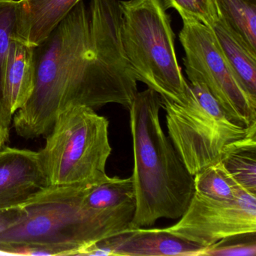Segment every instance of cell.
Listing matches in <instances>:
<instances>
[{
    "instance_id": "obj_4",
    "label": "cell",
    "mask_w": 256,
    "mask_h": 256,
    "mask_svg": "<svg viewBox=\"0 0 256 256\" xmlns=\"http://www.w3.org/2000/svg\"><path fill=\"white\" fill-rule=\"evenodd\" d=\"M124 52L138 82L184 104L188 84L178 64L175 34L163 0L120 1Z\"/></svg>"
},
{
    "instance_id": "obj_5",
    "label": "cell",
    "mask_w": 256,
    "mask_h": 256,
    "mask_svg": "<svg viewBox=\"0 0 256 256\" xmlns=\"http://www.w3.org/2000/svg\"><path fill=\"white\" fill-rule=\"evenodd\" d=\"M108 128L107 118L91 108L73 106L60 112L38 151L49 186L89 188L108 179Z\"/></svg>"
},
{
    "instance_id": "obj_18",
    "label": "cell",
    "mask_w": 256,
    "mask_h": 256,
    "mask_svg": "<svg viewBox=\"0 0 256 256\" xmlns=\"http://www.w3.org/2000/svg\"><path fill=\"white\" fill-rule=\"evenodd\" d=\"M166 10L174 8L182 19H192L212 28L218 20L215 0H163Z\"/></svg>"
},
{
    "instance_id": "obj_12",
    "label": "cell",
    "mask_w": 256,
    "mask_h": 256,
    "mask_svg": "<svg viewBox=\"0 0 256 256\" xmlns=\"http://www.w3.org/2000/svg\"><path fill=\"white\" fill-rule=\"evenodd\" d=\"M80 0H19L14 38L36 47L70 14Z\"/></svg>"
},
{
    "instance_id": "obj_3",
    "label": "cell",
    "mask_w": 256,
    "mask_h": 256,
    "mask_svg": "<svg viewBox=\"0 0 256 256\" xmlns=\"http://www.w3.org/2000/svg\"><path fill=\"white\" fill-rule=\"evenodd\" d=\"M85 188L48 186L20 205V220L0 234V254L80 256L130 229V218L85 206Z\"/></svg>"
},
{
    "instance_id": "obj_15",
    "label": "cell",
    "mask_w": 256,
    "mask_h": 256,
    "mask_svg": "<svg viewBox=\"0 0 256 256\" xmlns=\"http://www.w3.org/2000/svg\"><path fill=\"white\" fill-rule=\"evenodd\" d=\"M218 18L256 53V0H215Z\"/></svg>"
},
{
    "instance_id": "obj_13",
    "label": "cell",
    "mask_w": 256,
    "mask_h": 256,
    "mask_svg": "<svg viewBox=\"0 0 256 256\" xmlns=\"http://www.w3.org/2000/svg\"><path fill=\"white\" fill-rule=\"evenodd\" d=\"M220 50L235 77L248 95L256 100V53L221 19L211 28Z\"/></svg>"
},
{
    "instance_id": "obj_2",
    "label": "cell",
    "mask_w": 256,
    "mask_h": 256,
    "mask_svg": "<svg viewBox=\"0 0 256 256\" xmlns=\"http://www.w3.org/2000/svg\"><path fill=\"white\" fill-rule=\"evenodd\" d=\"M161 96L138 92L128 108L134 167L136 212L130 229L151 226L162 218H180L194 193L188 172L160 122Z\"/></svg>"
},
{
    "instance_id": "obj_21",
    "label": "cell",
    "mask_w": 256,
    "mask_h": 256,
    "mask_svg": "<svg viewBox=\"0 0 256 256\" xmlns=\"http://www.w3.org/2000/svg\"><path fill=\"white\" fill-rule=\"evenodd\" d=\"M10 137V127L6 125L0 115V150L5 148Z\"/></svg>"
},
{
    "instance_id": "obj_16",
    "label": "cell",
    "mask_w": 256,
    "mask_h": 256,
    "mask_svg": "<svg viewBox=\"0 0 256 256\" xmlns=\"http://www.w3.org/2000/svg\"><path fill=\"white\" fill-rule=\"evenodd\" d=\"M194 191L216 200H234L246 191L221 162L194 175Z\"/></svg>"
},
{
    "instance_id": "obj_10",
    "label": "cell",
    "mask_w": 256,
    "mask_h": 256,
    "mask_svg": "<svg viewBox=\"0 0 256 256\" xmlns=\"http://www.w3.org/2000/svg\"><path fill=\"white\" fill-rule=\"evenodd\" d=\"M102 241L113 256H198L204 248L164 228L128 229Z\"/></svg>"
},
{
    "instance_id": "obj_7",
    "label": "cell",
    "mask_w": 256,
    "mask_h": 256,
    "mask_svg": "<svg viewBox=\"0 0 256 256\" xmlns=\"http://www.w3.org/2000/svg\"><path fill=\"white\" fill-rule=\"evenodd\" d=\"M182 20L179 40L188 78L202 82L232 122L245 127L256 124V100L235 77L212 30L192 19Z\"/></svg>"
},
{
    "instance_id": "obj_8",
    "label": "cell",
    "mask_w": 256,
    "mask_h": 256,
    "mask_svg": "<svg viewBox=\"0 0 256 256\" xmlns=\"http://www.w3.org/2000/svg\"><path fill=\"white\" fill-rule=\"evenodd\" d=\"M164 229L202 247L234 235L256 233V194L246 191L234 200H220L194 191L179 221Z\"/></svg>"
},
{
    "instance_id": "obj_17",
    "label": "cell",
    "mask_w": 256,
    "mask_h": 256,
    "mask_svg": "<svg viewBox=\"0 0 256 256\" xmlns=\"http://www.w3.org/2000/svg\"><path fill=\"white\" fill-rule=\"evenodd\" d=\"M18 7L19 0H0V115L2 119L6 68L12 40L16 36Z\"/></svg>"
},
{
    "instance_id": "obj_19",
    "label": "cell",
    "mask_w": 256,
    "mask_h": 256,
    "mask_svg": "<svg viewBox=\"0 0 256 256\" xmlns=\"http://www.w3.org/2000/svg\"><path fill=\"white\" fill-rule=\"evenodd\" d=\"M256 233L241 234L204 247L198 256H254Z\"/></svg>"
},
{
    "instance_id": "obj_11",
    "label": "cell",
    "mask_w": 256,
    "mask_h": 256,
    "mask_svg": "<svg viewBox=\"0 0 256 256\" xmlns=\"http://www.w3.org/2000/svg\"><path fill=\"white\" fill-rule=\"evenodd\" d=\"M35 84L34 47L13 38L6 68L2 106V119L8 127L14 114L30 98Z\"/></svg>"
},
{
    "instance_id": "obj_1",
    "label": "cell",
    "mask_w": 256,
    "mask_h": 256,
    "mask_svg": "<svg viewBox=\"0 0 256 256\" xmlns=\"http://www.w3.org/2000/svg\"><path fill=\"white\" fill-rule=\"evenodd\" d=\"M118 0H83L40 46L34 47L36 84L12 121L26 139L46 136L68 108L94 109L114 103L131 106L138 80L122 41Z\"/></svg>"
},
{
    "instance_id": "obj_6",
    "label": "cell",
    "mask_w": 256,
    "mask_h": 256,
    "mask_svg": "<svg viewBox=\"0 0 256 256\" xmlns=\"http://www.w3.org/2000/svg\"><path fill=\"white\" fill-rule=\"evenodd\" d=\"M188 80L185 104L161 98L169 138L194 176L220 162L226 146L246 136L256 122L248 127L235 124L202 82Z\"/></svg>"
},
{
    "instance_id": "obj_14",
    "label": "cell",
    "mask_w": 256,
    "mask_h": 256,
    "mask_svg": "<svg viewBox=\"0 0 256 256\" xmlns=\"http://www.w3.org/2000/svg\"><path fill=\"white\" fill-rule=\"evenodd\" d=\"M220 162L244 190L256 194V124L226 146Z\"/></svg>"
},
{
    "instance_id": "obj_20",
    "label": "cell",
    "mask_w": 256,
    "mask_h": 256,
    "mask_svg": "<svg viewBox=\"0 0 256 256\" xmlns=\"http://www.w3.org/2000/svg\"><path fill=\"white\" fill-rule=\"evenodd\" d=\"M22 216V206L0 209V234L18 222Z\"/></svg>"
},
{
    "instance_id": "obj_9",
    "label": "cell",
    "mask_w": 256,
    "mask_h": 256,
    "mask_svg": "<svg viewBox=\"0 0 256 256\" xmlns=\"http://www.w3.org/2000/svg\"><path fill=\"white\" fill-rule=\"evenodd\" d=\"M48 186L38 152L0 150V209L20 206Z\"/></svg>"
}]
</instances>
